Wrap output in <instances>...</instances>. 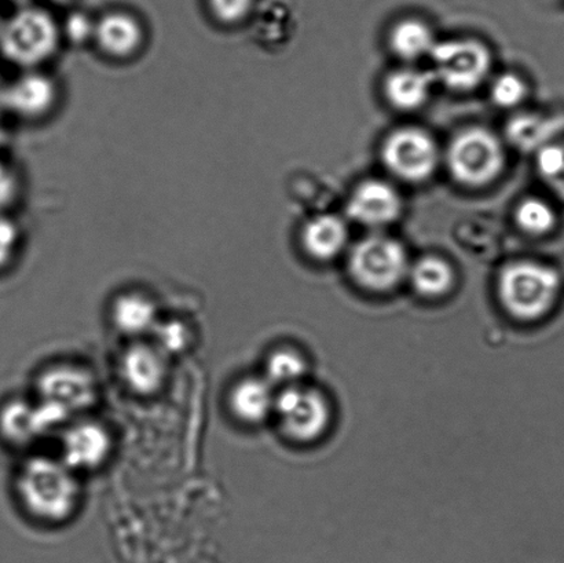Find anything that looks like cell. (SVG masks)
I'll use <instances>...</instances> for the list:
<instances>
[{
  "mask_svg": "<svg viewBox=\"0 0 564 563\" xmlns=\"http://www.w3.org/2000/svg\"><path fill=\"white\" fill-rule=\"evenodd\" d=\"M57 99V88L47 75L28 72L6 88L2 104L17 116L37 119L47 115Z\"/></svg>",
  "mask_w": 564,
  "mask_h": 563,
  "instance_id": "16",
  "label": "cell"
},
{
  "mask_svg": "<svg viewBox=\"0 0 564 563\" xmlns=\"http://www.w3.org/2000/svg\"><path fill=\"white\" fill-rule=\"evenodd\" d=\"M64 427L36 399H11L0 407V439L13 448H31Z\"/></svg>",
  "mask_w": 564,
  "mask_h": 563,
  "instance_id": "12",
  "label": "cell"
},
{
  "mask_svg": "<svg viewBox=\"0 0 564 563\" xmlns=\"http://www.w3.org/2000/svg\"><path fill=\"white\" fill-rule=\"evenodd\" d=\"M35 399L65 424L86 416L99 399V385L90 368L74 361L50 364L37 373Z\"/></svg>",
  "mask_w": 564,
  "mask_h": 563,
  "instance_id": "3",
  "label": "cell"
},
{
  "mask_svg": "<svg viewBox=\"0 0 564 563\" xmlns=\"http://www.w3.org/2000/svg\"><path fill=\"white\" fill-rule=\"evenodd\" d=\"M387 169L403 181L422 182L434 174L440 151L433 137L416 127L395 130L387 137L381 149Z\"/></svg>",
  "mask_w": 564,
  "mask_h": 563,
  "instance_id": "11",
  "label": "cell"
},
{
  "mask_svg": "<svg viewBox=\"0 0 564 563\" xmlns=\"http://www.w3.org/2000/svg\"><path fill=\"white\" fill-rule=\"evenodd\" d=\"M508 137H510L513 145L529 151V149H538L545 147L552 142L555 127L551 119H543L534 115H521L511 120L508 124Z\"/></svg>",
  "mask_w": 564,
  "mask_h": 563,
  "instance_id": "23",
  "label": "cell"
},
{
  "mask_svg": "<svg viewBox=\"0 0 564 563\" xmlns=\"http://www.w3.org/2000/svg\"><path fill=\"white\" fill-rule=\"evenodd\" d=\"M22 510L44 526H63L76 516L83 500L80 476L52 455H32L15 477Z\"/></svg>",
  "mask_w": 564,
  "mask_h": 563,
  "instance_id": "1",
  "label": "cell"
},
{
  "mask_svg": "<svg viewBox=\"0 0 564 563\" xmlns=\"http://www.w3.org/2000/svg\"><path fill=\"white\" fill-rule=\"evenodd\" d=\"M538 170L550 190L564 201V142H550L538 151Z\"/></svg>",
  "mask_w": 564,
  "mask_h": 563,
  "instance_id": "26",
  "label": "cell"
},
{
  "mask_svg": "<svg viewBox=\"0 0 564 563\" xmlns=\"http://www.w3.org/2000/svg\"><path fill=\"white\" fill-rule=\"evenodd\" d=\"M15 2H21V0H15Z\"/></svg>",
  "mask_w": 564,
  "mask_h": 563,
  "instance_id": "32",
  "label": "cell"
},
{
  "mask_svg": "<svg viewBox=\"0 0 564 563\" xmlns=\"http://www.w3.org/2000/svg\"><path fill=\"white\" fill-rule=\"evenodd\" d=\"M562 289L561 273L550 264L534 261L507 264L497 281L501 306L521 323L549 317L560 302Z\"/></svg>",
  "mask_w": 564,
  "mask_h": 563,
  "instance_id": "2",
  "label": "cell"
},
{
  "mask_svg": "<svg viewBox=\"0 0 564 563\" xmlns=\"http://www.w3.org/2000/svg\"><path fill=\"white\" fill-rule=\"evenodd\" d=\"M68 30L70 36L75 39H82L88 35V33H93L94 35V26L88 24L86 17L82 14L72 15L68 21Z\"/></svg>",
  "mask_w": 564,
  "mask_h": 563,
  "instance_id": "30",
  "label": "cell"
},
{
  "mask_svg": "<svg viewBox=\"0 0 564 563\" xmlns=\"http://www.w3.org/2000/svg\"><path fill=\"white\" fill-rule=\"evenodd\" d=\"M19 240V228L13 220L0 215V270L8 268L9 263L13 261Z\"/></svg>",
  "mask_w": 564,
  "mask_h": 563,
  "instance_id": "29",
  "label": "cell"
},
{
  "mask_svg": "<svg viewBox=\"0 0 564 563\" xmlns=\"http://www.w3.org/2000/svg\"><path fill=\"white\" fill-rule=\"evenodd\" d=\"M409 280L417 295L425 300H440L455 285V270L438 257H424L409 268Z\"/></svg>",
  "mask_w": 564,
  "mask_h": 563,
  "instance_id": "20",
  "label": "cell"
},
{
  "mask_svg": "<svg viewBox=\"0 0 564 563\" xmlns=\"http://www.w3.org/2000/svg\"><path fill=\"white\" fill-rule=\"evenodd\" d=\"M430 55L435 79L456 91L477 88L488 76L491 66L488 47L473 39L436 42Z\"/></svg>",
  "mask_w": 564,
  "mask_h": 563,
  "instance_id": "8",
  "label": "cell"
},
{
  "mask_svg": "<svg viewBox=\"0 0 564 563\" xmlns=\"http://www.w3.org/2000/svg\"><path fill=\"white\" fill-rule=\"evenodd\" d=\"M447 169L458 184L482 187L499 178L506 152L494 132L482 127L458 132L446 153Z\"/></svg>",
  "mask_w": 564,
  "mask_h": 563,
  "instance_id": "5",
  "label": "cell"
},
{
  "mask_svg": "<svg viewBox=\"0 0 564 563\" xmlns=\"http://www.w3.org/2000/svg\"><path fill=\"white\" fill-rule=\"evenodd\" d=\"M434 80L431 72L412 68L392 72L386 80V97L397 109H417L427 101Z\"/></svg>",
  "mask_w": 564,
  "mask_h": 563,
  "instance_id": "19",
  "label": "cell"
},
{
  "mask_svg": "<svg viewBox=\"0 0 564 563\" xmlns=\"http://www.w3.org/2000/svg\"><path fill=\"white\" fill-rule=\"evenodd\" d=\"M256 0H208L209 10L220 24H239L250 15Z\"/></svg>",
  "mask_w": 564,
  "mask_h": 563,
  "instance_id": "28",
  "label": "cell"
},
{
  "mask_svg": "<svg viewBox=\"0 0 564 563\" xmlns=\"http://www.w3.org/2000/svg\"><path fill=\"white\" fill-rule=\"evenodd\" d=\"M261 373L278 390L292 388L306 382L308 361L296 347H274L264 358Z\"/></svg>",
  "mask_w": 564,
  "mask_h": 563,
  "instance_id": "21",
  "label": "cell"
},
{
  "mask_svg": "<svg viewBox=\"0 0 564 563\" xmlns=\"http://www.w3.org/2000/svg\"><path fill=\"white\" fill-rule=\"evenodd\" d=\"M555 209L538 197H530L519 204L517 223L519 228L532 236L551 234L556 225Z\"/></svg>",
  "mask_w": 564,
  "mask_h": 563,
  "instance_id": "25",
  "label": "cell"
},
{
  "mask_svg": "<svg viewBox=\"0 0 564 563\" xmlns=\"http://www.w3.org/2000/svg\"><path fill=\"white\" fill-rule=\"evenodd\" d=\"M273 421L288 441L312 444L328 432L332 408L328 397L307 382L279 390Z\"/></svg>",
  "mask_w": 564,
  "mask_h": 563,
  "instance_id": "6",
  "label": "cell"
},
{
  "mask_svg": "<svg viewBox=\"0 0 564 563\" xmlns=\"http://www.w3.org/2000/svg\"><path fill=\"white\" fill-rule=\"evenodd\" d=\"M94 37L98 47L110 58L126 59L132 57L143 44L145 32L141 22L131 14L109 13L94 25Z\"/></svg>",
  "mask_w": 564,
  "mask_h": 563,
  "instance_id": "17",
  "label": "cell"
},
{
  "mask_svg": "<svg viewBox=\"0 0 564 563\" xmlns=\"http://www.w3.org/2000/svg\"><path fill=\"white\" fill-rule=\"evenodd\" d=\"M279 390L262 373L237 378L226 396L234 421L245 427H259L273 421Z\"/></svg>",
  "mask_w": 564,
  "mask_h": 563,
  "instance_id": "13",
  "label": "cell"
},
{
  "mask_svg": "<svg viewBox=\"0 0 564 563\" xmlns=\"http://www.w3.org/2000/svg\"><path fill=\"white\" fill-rule=\"evenodd\" d=\"M59 30L46 10L24 8L3 22L0 54L20 68H35L57 52Z\"/></svg>",
  "mask_w": 564,
  "mask_h": 563,
  "instance_id": "4",
  "label": "cell"
},
{
  "mask_svg": "<svg viewBox=\"0 0 564 563\" xmlns=\"http://www.w3.org/2000/svg\"><path fill=\"white\" fill-rule=\"evenodd\" d=\"M61 461L77 474L102 468L113 454L115 440L107 424L91 416H80L58 434Z\"/></svg>",
  "mask_w": 564,
  "mask_h": 563,
  "instance_id": "9",
  "label": "cell"
},
{
  "mask_svg": "<svg viewBox=\"0 0 564 563\" xmlns=\"http://www.w3.org/2000/svg\"><path fill=\"white\" fill-rule=\"evenodd\" d=\"M347 239V226L335 215H319L308 220L302 231L304 250L318 261H329L339 256Z\"/></svg>",
  "mask_w": 564,
  "mask_h": 563,
  "instance_id": "18",
  "label": "cell"
},
{
  "mask_svg": "<svg viewBox=\"0 0 564 563\" xmlns=\"http://www.w3.org/2000/svg\"><path fill=\"white\" fill-rule=\"evenodd\" d=\"M401 212L400 193L392 185L379 180L362 182L347 203L348 217L370 228H381L394 223Z\"/></svg>",
  "mask_w": 564,
  "mask_h": 563,
  "instance_id": "14",
  "label": "cell"
},
{
  "mask_svg": "<svg viewBox=\"0 0 564 563\" xmlns=\"http://www.w3.org/2000/svg\"><path fill=\"white\" fill-rule=\"evenodd\" d=\"M171 361L151 339L129 342L118 360L121 386L134 397L151 399L167 386Z\"/></svg>",
  "mask_w": 564,
  "mask_h": 563,
  "instance_id": "10",
  "label": "cell"
},
{
  "mask_svg": "<svg viewBox=\"0 0 564 563\" xmlns=\"http://www.w3.org/2000/svg\"><path fill=\"white\" fill-rule=\"evenodd\" d=\"M151 340L173 360L174 357L185 355L191 349L195 334L182 320L162 317Z\"/></svg>",
  "mask_w": 564,
  "mask_h": 563,
  "instance_id": "24",
  "label": "cell"
},
{
  "mask_svg": "<svg viewBox=\"0 0 564 563\" xmlns=\"http://www.w3.org/2000/svg\"><path fill=\"white\" fill-rule=\"evenodd\" d=\"M435 43L433 32L419 20L401 21L390 35L392 52L405 61H416L431 54Z\"/></svg>",
  "mask_w": 564,
  "mask_h": 563,
  "instance_id": "22",
  "label": "cell"
},
{
  "mask_svg": "<svg viewBox=\"0 0 564 563\" xmlns=\"http://www.w3.org/2000/svg\"><path fill=\"white\" fill-rule=\"evenodd\" d=\"M405 248L391 237L373 235L362 239L348 257V270L364 290L384 292L397 289L408 278Z\"/></svg>",
  "mask_w": 564,
  "mask_h": 563,
  "instance_id": "7",
  "label": "cell"
},
{
  "mask_svg": "<svg viewBox=\"0 0 564 563\" xmlns=\"http://www.w3.org/2000/svg\"><path fill=\"white\" fill-rule=\"evenodd\" d=\"M160 320L156 302L140 291L123 292L110 307V323L129 342L151 339Z\"/></svg>",
  "mask_w": 564,
  "mask_h": 563,
  "instance_id": "15",
  "label": "cell"
},
{
  "mask_svg": "<svg viewBox=\"0 0 564 563\" xmlns=\"http://www.w3.org/2000/svg\"><path fill=\"white\" fill-rule=\"evenodd\" d=\"M528 88L521 77L506 74L497 77L491 86V98L501 108H513L527 97Z\"/></svg>",
  "mask_w": 564,
  "mask_h": 563,
  "instance_id": "27",
  "label": "cell"
},
{
  "mask_svg": "<svg viewBox=\"0 0 564 563\" xmlns=\"http://www.w3.org/2000/svg\"><path fill=\"white\" fill-rule=\"evenodd\" d=\"M3 20H2V15H0V30H2V26H3Z\"/></svg>",
  "mask_w": 564,
  "mask_h": 563,
  "instance_id": "31",
  "label": "cell"
}]
</instances>
